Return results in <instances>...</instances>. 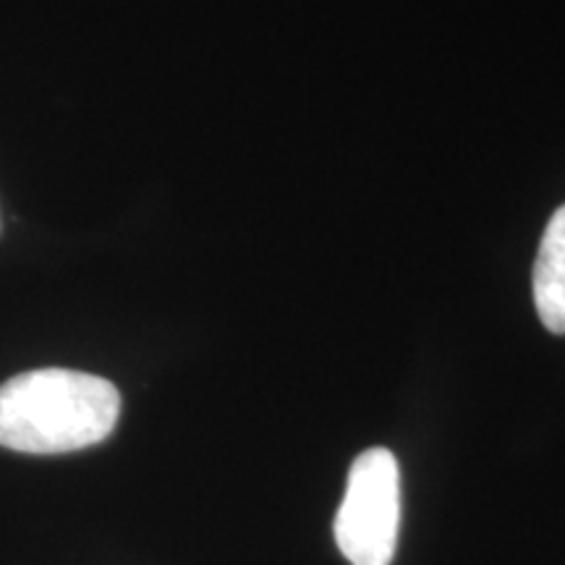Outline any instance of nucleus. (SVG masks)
Returning a JSON list of instances; mask_svg holds the SVG:
<instances>
[{"label":"nucleus","mask_w":565,"mask_h":565,"mask_svg":"<svg viewBox=\"0 0 565 565\" xmlns=\"http://www.w3.org/2000/svg\"><path fill=\"white\" fill-rule=\"evenodd\" d=\"M121 395L97 374L32 370L0 385V445L32 456L74 454L116 429Z\"/></svg>","instance_id":"f257e3e1"},{"label":"nucleus","mask_w":565,"mask_h":565,"mask_svg":"<svg viewBox=\"0 0 565 565\" xmlns=\"http://www.w3.org/2000/svg\"><path fill=\"white\" fill-rule=\"evenodd\" d=\"M401 526V471L387 448H370L349 471L335 542L351 565H391Z\"/></svg>","instance_id":"f03ea898"},{"label":"nucleus","mask_w":565,"mask_h":565,"mask_svg":"<svg viewBox=\"0 0 565 565\" xmlns=\"http://www.w3.org/2000/svg\"><path fill=\"white\" fill-rule=\"evenodd\" d=\"M536 315L550 333L565 335V204L550 217L534 263Z\"/></svg>","instance_id":"7ed1b4c3"}]
</instances>
